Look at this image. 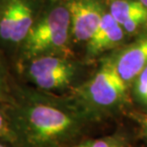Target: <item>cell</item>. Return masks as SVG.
<instances>
[{
	"instance_id": "obj_13",
	"label": "cell",
	"mask_w": 147,
	"mask_h": 147,
	"mask_svg": "<svg viewBox=\"0 0 147 147\" xmlns=\"http://www.w3.org/2000/svg\"><path fill=\"white\" fill-rule=\"evenodd\" d=\"M76 147H120L115 140L111 139H99L96 140H89L83 142Z\"/></svg>"
},
{
	"instance_id": "obj_5",
	"label": "cell",
	"mask_w": 147,
	"mask_h": 147,
	"mask_svg": "<svg viewBox=\"0 0 147 147\" xmlns=\"http://www.w3.org/2000/svg\"><path fill=\"white\" fill-rule=\"evenodd\" d=\"M34 13L26 0H5L0 9V39L8 44H21L34 26Z\"/></svg>"
},
{
	"instance_id": "obj_3",
	"label": "cell",
	"mask_w": 147,
	"mask_h": 147,
	"mask_svg": "<svg viewBox=\"0 0 147 147\" xmlns=\"http://www.w3.org/2000/svg\"><path fill=\"white\" fill-rule=\"evenodd\" d=\"M126 82L120 78L114 61L108 60L99 68L94 78L82 87L78 102L88 113L91 108L114 106L123 98Z\"/></svg>"
},
{
	"instance_id": "obj_7",
	"label": "cell",
	"mask_w": 147,
	"mask_h": 147,
	"mask_svg": "<svg viewBox=\"0 0 147 147\" xmlns=\"http://www.w3.org/2000/svg\"><path fill=\"white\" fill-rule=\"evenodd\" d=\"M114 64L119 76L125 82L136 78L147 67V36L125 49Z\"/></svg>"
},
{
	"instance_id": "obj_15",
	"label": "cell",
	"mask_w": 147,
	"mask_h": 147,
	"mask_svg": "<svg viewBox=\"0 0 147 147\" xmlns=\"http://www.w3.org/2000/svg\"><path fill=\"white\" fill-rule=\"evenodd\" d=\"M139 1L142 3L145 8H147V0H139Z\"/></svg>"
},
{
	"instance_id": "obj_16",
	"label": "cell",
	"mask_w": 147,
	"mask_h": 147,
	"mask_svg": "<svg viewBox=\"0 0 147 147\" xmlns=\"http://www.w3.org/2000/svg\"><path fill=\"white\" fill-rule=\"evenodd\" d=\"M146 131H147V121H146Z\"/></svg>"
},
{
	"instance_id": "obj_4",
	"label": "cell",
	"mask_w": 147,
	"mask_h": 147,
	"mask_svg": "<svg viewBox=\"0 0 147 147\" xmlns=\"http://www.w3.org/2000/svg\"><path fill=\"white\" fill-rule=\"evenodd\" d=\"M75 73L76 67L72 62L55 55H40L27 61V78L38 90L44 92L68 86Z\"/></svg>"
},
{
	"instance_id": "obj_1",
	"label": "cell",
	"mask_w": 147,
	"mask_h": 147,
	"mask_svg": "<svg viewBox=\"0 0 147 147\" xmlns=\"http://www.w3.org/2000/svg\"><path fill=\"white\" fill-rule=\"evenodd\" d=\"M4 109L13 147H60L80 132L89 115L78 100L24 87L14 89L13 102Z\"/></svg>"
},
{
	"instance_id": "obj_14",
	"label": "cell",
	"mask_w": 147,
	"mask_h": 147,
	"mask_svg": "<svg viewBox=\"0 0 147 147\" xmlns=\"http://www.w3.org/2000/svg\"><path fill=\"white\" fill-rule=\"evenodd\" d=\"M0 147H13V146H11L9 142H5V140H0Z\"/></svg>"
},
{
	"instance_id": "obj_12",
	"label": "cell",
	"mask_w": 147,
	"mask_h": 147,
	"mask_svg": "<svg viewBox=\"0 0 147 147\" xmlns=\"http://www.w3.org/2000/svg\"><path fill=\"white\" fill-rule=\"evenodd\" d=\"M135 91L140 100L147 105V67L137 76Z\"/></svg>"
},
{
	"instance_id": "obj_6",
	"label": "cell",
	"mask_w": 147,
	"mask_h": 147,
	"mask_svg": "<svg viewBox=\"0 0 147 147\" xmlns=\"http://www.w3.org/2000/svg\"><path fill=\"white\" fill-rule=\"evenodd\" d=\"M71 32L76 41L88 42L98 28L104 13L93 0H73L69 7Z\"/></svg>"
},
{
	"instance_id": "obj_2",
	"label": "cell",
	"mask_w": 147,
	"mask_h": 147,
	"mask_svg": "<svg viewBox=\"0 0 147 147\" xmlns=\"http://www.w3.org/2000/svg\"><path fill=\"white\" fill-rule=\"evenodd\" d=\"M71 30L68 8L57 6L52 9L37 23L21 44V58L24 62L45 55H55L65 48Z\"/></svg>"
},
{
	"instance_id": "obj_9",
	"label": "cell",
	"mask_w": 147,
	"mask_h": 147,
	"mask_svg": "<svg viewBox=\"0 0 147 147\" xmlns=\"http://www.w3.org/2000/svg\"><path fill=\"white\" fill-rule=\"evenodd\" d=\"M109 13L120 26L135 19H147V8L139 0H113L109 6Z\"/></svg>"
},
{
	"instance_id": "obj_10",
	"label": "cell",
	"mask_w": 147,
	"mask_h": 147,
	"mask_svg": "<svg viewBox=\"0 0 147 147\" xmlns=\"http://www.w3.org/2000/svg\"><path fill=\"white\" fill-rule=\"evenodd\" d=\"M14 89L9 83L7 75L0 61V104L3 106L10 105L13 100Z\"/></svg>"
},
{
	"instance_id": "obj_8",
	"label": "cell",
	"mask_w": 147,
	"mask_h": 147,
	"mask_svg": "<svg viewBox=\"0 0 147 147\" xmlns=\"http://www.w3.org/2000/svg\"><path fill=\"white\" fill-rule=\"evenodd\" d=\"M124 33L113 16L109 13H104L98 28L87 42L88 55L94 57L114 47L123 39Z\"/></svg>"
},
{
	"instance_id": "obj_11",
	"label": "cell",
	"mask_w": 147,
	"mask_h": 147,
	"mask_svg": "<svg viewBox=\"0 0 147 147\" xmlns=\"http://www.w3.org/2000/svg\"><path fill=\"white\" fill-rule=\"evenodd\" d=\"M0 140L9 142L11 146L13 144V136L11 129L10 121H9L4 106L1 104H0Z\"/></svg>"
}]
</instances>
